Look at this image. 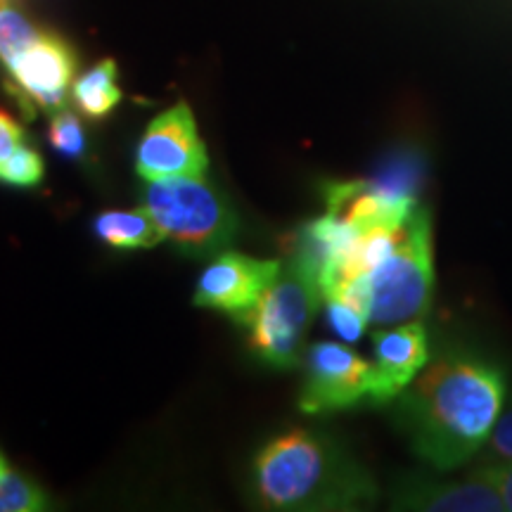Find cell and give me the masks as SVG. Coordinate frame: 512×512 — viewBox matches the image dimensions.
<instances>
[{
  "instance_id": "9",
  "label": "cell",
  "mask_w": 512,
  "mask_h": 512,
  "mask_svg": "<svg viewBox=\"0 0 512 512\" xmlns=\"http://www.w3.org/2000/svg\"><path fill=\"white\" fill-rule=\"evenodd\" d=\"M280 271V261L247 254H219L204 268L195 287V304L240 318L259 302Z\"/></svg>"
},
{
  "instance_id": "3",
  "label": "cell",
  "mask_w": 512,
  "mask_h": 512,
  "mask_svg": "<svg viewBox=\"0 0 512 512\" xmlns=\"http://www.w3.org/2000/svg\"><path fill=\"white\" fill-rule=\"evenodd\" d=\"M432 294V219L430 211L415 207L392 252L361 278L325 290L323 299H344L368 318V325H401L425 316Z\"/></svg>"
},
{
  "instance_id": "4",
  "label": "cell",
  "mask_w": 512,
  "mask_h": 512,
  "mask_svg": "<svg viewBox=\"0 0 512 512\" xmlns=\"http://www.w3.org/2000/svg\"><path fill=\"white\" fill-rule=\"evenodd\" d=\"M320 302L323 290L316 268L294 249L259 302L238 320L247 325L249 344L256 354L275 368L290 370L302 363L306 335Z\"/></svg>"
},
{
  "instance_id": "17",
  "label": "cell",
  "mask_w": 512,
  "mask_h": 512,
  "mask_svg": "<svg viewBox=\"0 0 512 512\" xmlns=\"http://www.w3.org/2000/svg\"><path fill=\"white\" fill-rule=\"evenodd\" d=\"M325 309H328V320L330 328L337 332L339 337L347 339V342H358L363 332H366L368 318L363 316L356 306L337 297H325Z\"/></svg>"
},
{
  "instance_id": "8",
  "label": "cell",
  "mask_w": 512,
  "mask_h": 512,
  "mask_svg": "<svg viewBox=\"0 0 512 512\" xmlns=\"http://www.w3.org/2000/svg\"><path fill=\"white\" fill-rule=\"evenodd\" d=\"M207 162L195 117L185 102L152 119L136 150V171L143 181L200 176L207 171Z\"/></svg>"
},
{
  "instance_id": "13",
  "label": "cell",
  "mask_w": 512,
  "mask_h": 512,
  "mask_svg": "<svg viewBox=\"0 0 512 512\" xmlns=\"http://www.w3.org/2000/svg\"><path fill=\"white\" fill-rule=\"evenodd\" d=\"M117 62L100 60L93 69L79 76L72 86L76 107L91 119H105L119 105L124 93L117 83Z\"/></svg>"
},
{
  "instance_id": "6",
  "label": "cell",
  "mask_w": 512,
  "mask_h": 512,
  "mask_svg": "<svg viewBox=\"0 0 512 512\" xmlns=\"http://www.w3.org/2000/svg\"><path fill=\"white\" fill-rule=\"evenodd\" d=\"M5 72L10 76L12 95L29 119L36 110L55 114L67 105L74 86L76 55L62 36L46 29L22 55L5 64Z\"/></svg>"
},
{
  "instance_id": "20",
  "label": "cell",
  "mask_w": 512,
  "mask_h": 512,
  "mask_svg": "<svg viewBox=\"0 0 512 512\" xmlns=\"http://www.w3.org/2000/svg\"><path fill=\"white\" fill-rule=\"evenodd\" d=\"M5 472H8V463H5V458L0 456V477H3Z\"/></svg>"
},
{
  "instance_id": "2",
  "label": "cell",
  "mask_w": 512,
  "mask_h": 512,
  "mask_svg": "<svg viewBox=\"0 0 512 512\" xmlns=\"http://www.w3.org/2000/svg\"><path fill=\"white\" fill-rule=\"evenodd\" d=\"M254 482L273 510H356L377 496L375 482L347 451L306 430L273 439L256 458Z\"/></svg>"
},
{
  "instance_id": "11",
  "label": "cell",
  "mask_w": 512,
  "mask_h": 512,
  "mask_svg": "<svg viewBox=\"0 0 512 512\" xmlns=\"http://www.w3.org/2000/svg\"><path fill=\"white\" fill-rule=\"evenodd\" d=\"M399 510H430V512H505V503L496 486L472 472L460 482H434V479H413L401 484L394 498Z\"/></svg>"
},
{
  "instance_id": "7",
  "label": "cell",
  "mask_w": 512,
  "mask_h": 512,
  "mask_svg": "<svg viewBox=\"0 0 512 512\" xmlns=\"http://www.w3.org/2000/svg\"><path fill=\"white\" fill-rule=\"evenodd\" d=\"M299 408L309 415L354 408L373 394V366L354 349L318 342L306 351Z\"/></svg>"
},
{
  "instance_id": "16",
  "label": "cell",
  "mask_w": 512,
  "mask_h": 512,
  "mask_svg": "<svg viewBox=\"0 0 512 512\" xmlns=\"http://www.w3.org/2000/svg\"><path fill=\"white\" fill-rule=\"evenodd\" d=\"M512 463V396L505 411L498 415L491 437L486 439L479 451V465H501Z\"/></svg>"
},
{
  "instance_id": "18",
  "label": "cell",
  "mask_w": 512,
  "mask_h": 512,
  "mask_svg": "<svg viewBox=\"0 0 512 512\" xmlns=\"http://www.w3.org/2000/svg\"><path fill=\"white\" fill-rule=\"evenodd\" d=\"M27 145V136L24 128L12 119V114L0 110V183H3V174L22 147Z\"/></svg>"
},
{
  "instance_id": "15",
  "label": "cell",
  "mask_w": 512,
  "mask_h": 512,
  "mask_svg": "<svg viewBox=\"0 0 512 512\" xmlns=\"http://www.w3.org/2000/svg\"><path fill=\"white\" fill-rule=\"evenodd\" d=\"M48 136L55 150L69 159H79L83 150H86V136H83L81 121L67 107H62L60 112L53 114Z\"/></svg>"
},
{
  "instance_id": "19",
  "label": "cell",
  "mask_w": 512,
  "mask_h": 512,
  "mask_svg": "<svg viewBox=\"0 0 512 512\" xmlns=\"http://www.w3.org/2000/svg\"><path fill=\"white\" fill-rule=\"evenodd\" d=\"M475 475L484 477L486 482L496 486V491L501 494L505 510L512 512V463H501V465H479Z\"/></svg>"
},
{
  "instance_id": "12",
  "label": "cell",
  "mask_w": 512,
  "mask_h": 512,
  "mask_svg": "<svg viewBox=\"0 0 512 512\" xmlns=\"http://www.w3.org/2000/svg\"><path fill=\"white\" fill-rule=\"evenodd\" d=\"M95 233L102 242L117 249H147L164 240V233L145 207L102 211L95 219Z\"/></svg>"
},
{
  "instance_id": "10",
  "label": "cell",
  "mask_w": 512,
  "mask_h": 512,
  "mask_svg": "<svg viewBox=\"0 0 512 512\" xmlns=\"http://www.w3.org/2000/svg\"><path fill=\"white\" fill-rule=\"evenodd\" d=\"M375 363H373V394L370 401H394L411 384L430 361V342L427 330L420 320L401 323L392 330H380L373 335Z\"/></svg>"
},
{
  "instance_id": "14",
  "label": "cell",
  "mask_w": 512,
  "mask_h": 512,
  "mask_svg": "<svg viewBox=\"0 0 512 512\" xmlns=\"http://www.w3.org/2000/svg\"><path fill=\"white\" fill-rule=\"evenodd\" d=\"M48 510V496L43 494L41 486L31 479L17 475V472H5L0 477V512H38Z\"/></svg>"
},
{
  "instance_id": "5",
  "label": "cell",
  "mask_w": 512,
  "mask_h": 512,
  "mask_svg": "<svg viewBox=\"0 0 512 512\" xmlns=\"http://www.w3.org/2000/svg\"><path fill=\"white\" fill-rule=\"evenodd\" d=\"M143 207L164 233V240L192 256L221 252L238 230V216L230 202L204 174L147 181Z\"/></svg>"
},
{
  "instance_id": "1",
  "label": "cell",
  "mask_w": 512,
  "mask_h": 512,
  "mask_svg": "<svg viewBox=\"0 0 512 512\" xmlns=\"http://www.w3.org/2000/svg\"><path fill=\"white\" fill-rule=\"evenodd\" d=\"M508 382L491 361L451 351L401 392L399 422L413 451L441 472L479 456L503 411Z\"/></svg>"
}]
</instances>
